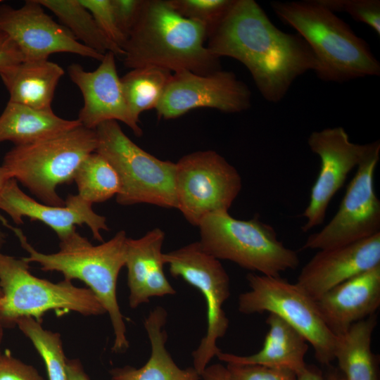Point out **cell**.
Wrapping results in <instances>:
<instances>
[{"instance_id":"cell-1","label":"cell","mask_w":380,"mask_h":380,"mask_svg":"<svg viewBox=\"0 0 380 380\" xmlns=\"http://www.w3.org/2000/svg\"><path fill=\"white\" fill-rule=\"evenodd\" d=\"M207 47L217 58L243 64L261 95L272 103L280 101L296 78L316 67L306 42L277 27L254 0H234Z\"/></svg>"},{"instance_id":"cell-2","label":"cell","mask_w":380,"mask_h":380,"mask_svg":"<svg viewBox=\"0 0 380 380\" xmlns=\"http://www.w3.org/2000/svg\"><path fill=\"white\" fill-rule=\"evenodd\" d=\"M200 23L177 13L167 0H144L137 23L122 48L129 69L156 66L204 75L220 70L219 58L205 45Z\"/></svg>"},{"instance_id":"cell-3","label":"cell","mask_w":380,"mask_h":380,"mask_svg":"<svg viewBox=\"0 0 380 380\" xmlns=\"http://www.w3.org/2000/svg\"><path fill=\"white\" fill-rule=\"evenodd\" d=\"M18 237L28 256L23 258L29 264L38 263L45 272H59L64 279H79L94 293L110 317L114 332L112 351L122 353L129 348L126 327L117 298L119 273L125 265L126 241L124 230L99 245H93L76 230L60 241L58 251L44 253L36 250L22 230L13 227L6 221Z\"/></svg>"},{"instance_id":"cell-4","label":"cell","mask_w":380,"mask_h":380,"mask_svg":"<svg viewBox=\"0 0 380 380\" xmlns=\"http://www.w3.org/2000/svg\"><path fill=\"white\" fill-rule=\"evenodd\" d=\"M270 5L309 45L316 60L314 72L322 80L343 82L380 75V63L367 43L319 0Z\"/></svg>"},{"instance_id":"cell-5","label":"cell","mask_w":380,"mask_h":380,"mask_svg":"<svg viewBox=\"0 0 380 380\" xmlns=\"http://www.w3.org/2000/svg\"><path fill=\"white\" fill-rule=\"evenodd\" d=\"M96 148L95 129L80 125L44 140L14 146L5 154L2 165L43 203L60 206L65 200L57 187L71 184L81 163Z\"/></svg>"},{"instance_id":"cell-6","label":"cell","mask_w":380,"mask_h":380,"mask_svg":"<svg viewBox=\"0 0 380 380\" xmlns=\"http://www.w3.org/2000/svg\"><path fill=\"white\" fill-rule=\"evenodd\" d=\"M198 227L201 245L219 260L272 277L294 270L300 263L296 252L286 247L274 229L258 217L242 220L229 212L217 213L205 216Z\"/></svg>"},{"instance_id":"cell-7","label":"cell","mask_w":380,"mask_h":380,"mask_svg":"<svg viewBox=\"0 0 380 380\" xmlns=\"http://www.w3.org/2000/svg\"><path fill=\"white\" fill-rule=\"evenodd\" d=\"M29 263L0 252V324L16 326L23 317L42 323L45 312L53 310L72 311L84 316H98L106 310L89 288L75 286L63 279L53 283L34 276Z\"/></svg>"},{"instance_id":"cell-8","label":"cell","mask_w":380,"mask_h":380,"mask_svg":"<svg viewBox=\"0 0 380 380\" xmlns=\"http://www.w3.org/2000/svg\"><path fill=\"white\" fill-rule=\"evenodd\" d=\"M95 132V152L113 166L119 177L118 204L147 203L177 208L175 163L160 160L140 148L125 134L117 121L104 122Z\"/></svg>"},{"instance_id":"cell-9","label":"cell","mask_w":380,"mask_h":380,"mask_svg":"<svg viewBox=\"0 0 380 380\" xmlns=\"http://www.w3.org/2000/svg\"><path fill=\"white\" fill-rule=\"evenodd\" d=\"M250 290L239 295L238 309L246 315L268 312L299 332L313 347L317 360L329 364L334 359L336 336L327 327L316 301L296 283L279 277L248 273Z\"/></svg>"},{"instance_id":"cell-10","label":"cell","mask_w":380,"mask_h":380,"mask_svg":"<svg viewBox=\"0 0 380 380\" xmlns=\"http://www.w3.org/2000/svg\"><path fill=\"white\" fill-rule=\"evenodd\" d=\"M241 188L237 170L213 150L195 151L175 163L177 209L194 226L210 214L229 212Z\"/></svg>"},{"instance_id":"cell-11","label":"cell","mask_w":380,"mask_h":380,"mask_svg":"<svg viewBox=\"0 0 380 380\" xmlns=\"http://www.w3.org/2000/svg\"><path fill=\"white\" fill-rule=\"evenodd\" d=\"M163 259L172 277L198 289L205 300L206 334L192 353L193 367L201 375L221 352L217 342L229 327L223 305L230 296L229 277L220 261L207 253L199 241L163 253Z\"/></svg>"},{"instance_id":"cell-12","label":"cell","mask_w":380,"mask_h":380,"mask_svg":"<svg viewBox=\"0 0 380 380\" xmlns=\"http://www.w3.org/2000/svg\"><path fill=\"white\" fill-rule=\"evenodd\" d=\"M379 153V141H373L357 165L338 211L321 231L309 236L303 248L329 249L380 233V201L374 185Z\"/></svg>"},{"instance_id":"cell-13","label":"cell","mask_w":380,"mask_h":380,"mask_svg":"<svg viewBox=\"0 0 380 380\" xmlns=\"http://www.w3.org/2000/svg\"><path fill=\"white\" fill-rule=\"evenodd\" d=\"M251 105V90L233 72L220 69L201 75L180 70L172 74L155 110L159 118L170 120L198 108L234 113Z\"/></svg>"},{"instance_id":"cell-14","label":"cell","mask_w":380,"mask_h":380,"mask_svg":"<svg viewBox=\"0 0 380 380\" xmlns=\"http://www.w3.org/2000/svg\"><path fill=\"white\" fill-rule=\"evenodd\" d=\"M3 2L0 4V32L15 42L23 61L45 60L58 53L99 61L103 58L104 55L81 44L65 27L53 20L38 0H27L19 8Z\"/></svg>"},{"instance_id":"cell-15","label":"cell","mask_w":380,"mask_h":380,"mask_svg":"<svg viewBox=\"0 0 380 380\" xmlns=\"http://www.w3.org/2000/svg\"><path fill=\"white\" fill-rule=\"evenodd\" d=\"M308 144L320 159V169L313 184L308 206L303 213L306 219L305 232L321 224L329 202L344 184L348 175L357 167L372 146L350 141L342 127L325 128L312 132Z\"/></svg>"},{"instance_id":"cell-16","label":"cell","mask_w":380,"mask_h":380,"mask_svg":"<svg viewBox=\"0 0 380 380\" xmlns=\"http://www.w3.org/2000/svg\"><path fill=\"white\" fill-rule=\"evenodd\" d=\"M67 70L83 97L77 118L83 127L95 129L104 122L115 120L123 122L136 136L142 135L141 128L127 106L113 53H106L93 71L86 70L79 63L69 65Z\"/></svg>"},{"instance_id":"cell-17","label":"cell","mask_w":380,"mask_h":380,"mask_svg":"<svg viewBox=\"0 0 380 380\" xmlns=\"http://www.w3.org/2000/svg\"><path fill=\"white\" fill-rule=\"evenodd\" d=\"M0 210L6 213L16 224H23L24 217L44 223L56 234L60 241L75 231L76 225H87L94 239L101 242V231L109 230L106 217L96 213L92 204L78 194H69L63 205H50L27 195L13 178L8 180L2 191Z\"/></svg>"},{"instance_id":"cell-18","label":"cell","mask_w":380,"mask_h":380,"mask_svg":"<svg viewBox=\"0 0 380 380\" xmlns=\"http://www.w3.org/2000/svg\"><path fill=\"white\" fill-rule=\"evenodd\" d=\"M380 265V233L349 244L319 250L296 284L315 301L343 281Z\"/></svg>"},{"instance_id":"cell-19","label":"cell","mask_w":380,"mask_h":380,"mask_svg":"<svg viewBox=\"0 0 380 380\" xmlns=\"http://www.w3.org/2000/svg\"><path fill=\"white\" fill-rule=\"evenodd\" d=\"M322 318L336 336L375 314L380 305V265L332 288L316 300Z\"/></svg>"},{"instance_id":"cell-20","label":"cell","mask_w":380,"mask_h":380,"mask_svg":"<svg viewBox=\"0 0 380 380\" xmlns=\"http://www.w3.org/2000/svg\"><path fill=\"white\" fill-rule=\"evenodd\" d=\"M165 234L156 227L138 239H127L125 265L129 305L135 309L150 298L173 295L176 291L164 272L163 245Z\"/></svg>"},{"instance_id":"cell-21","label":"cell","mask_w":380,"mask_h":380,"mask_svg":"<svg viewBox=\"0 0 380 380\" xmlns=\"http://www.w3.org/2000/svg\"><path fill=\"white\" fill-rule=\"evenodd\" d=\"M266 323L269 330L258 353L241 356L221 351L216 357L227 364L258 365L287 369L296 375L301 373L308 367L305 362L308 350L306 339L274 314L270 313Z\"/></svg>"},{"instance_id":"cell-22","label":"cell","mask_w":380,"mask_h":380,"mask_svg":"<svg viewBox=\"0 0 380 380\" xmlns=\"http://www.w3.org/2000/svg\"><path fill=\"white\" fill-rule=\"evenodd\" d=\"M63 75L60 65L45 59L23 61L0 72V78L9 94V102L53 110L55 91Z\"/></svg>"},{"instance_id":"cell-23","label":"cell","mask_w":380,"mask_h":380,"mask_svg":"<svg viewBox=\"0 0 380 380\" xmlns=\"http://www.w3.org/2000/svg\"><path fill=\"white\" fill-rule=\"evenodd\" d=\"M167 317V311L160 306L149 312L144 319L151 344L149 358L138 369L126 365L111 369L110 380H202L194 367H179L167 351L165 329Z\"/></svg>"},{"instance_id":"cell-24","label":"cell","mask_w":380,"mask_h":380,"mask_svg":"<svg viewBox=\"0 0 380 380\" xmlns=\"http://www.w3.org/2000/svg\"><path fill=\"white\" fill-rule=\"evenodd\" d=\"M82 125L77 120L63 119L53 110H41L8 101L0 115V143L15 146L44 140Z\"/></svg>"},{"instance_id":"cell-25","label":"cell","mask_w":380,"mask_h":380,"mask_svg":"<svg viewBox=\"0 0 380 380\" xmlns=\"http://www.w3.org/2000/svg\"><path fill=\"white\" fill-rule=\"evenodd\" d=\"M376 323L375 313L336 336L334 359L337 360L347 380H377L371 350L372 336Z\"/></svg>"},{"instance_id":"cell-26","label":"cell","mask_w":380,"mask_h":380,"mask_svg":"<svg viewBox=\"0 0 380 380\" xmlns=\"http://www.w3.org/2000/svg\"><path fill=\"white\" fill-rule=\"evenodd\" d=\"M38 1L44 8L51 11L75 38L85 46L101 55L112 52L115 56H123V50L106 37L80 0Z\"/></svg>"},{"instance_id":"cell-27","label":"cell","mask_w":380,"mask_h":380,"mask_svg":"<svg viewBox=\"0 0 380 380\" xmlns=\"http://www.w3.org/2000/svg\"><path fill=\"white\" fill-rule=\"evenodd\" d=\"M172 74L162 68L146 66L131 69L120 77L127 106L137 122L143 112L156 109Z\"/></svg>"},{"instance_id":"cell-28","label":"cell","mask_w":380,"mask_h":380,"mask_svg":"<svg viewBox=\"0 0 380 380\" xmlns=\"http://www.w3.org/2000/svg\"><path fill=\"white\" fill-rule=\"evenodd\" d=\"M78 195L93 204L108 201L118 194L120 180L113 166L100 154H89L74 175Z\"/></svg>"},{"instance_id":"cell-29","label":"cell","mask_w":380,"mask_h":380,"mask_svg":"<svg viewBox=\"0 0 380 380\" xmlns=\"http://www.w3.org/2000/svg\"><path fill=\"white\" fill-rule=\"evenodd\" d=\"M16 326L34 345L43 359L49 380H68L67 359L61 335L45 329L42 323L32 317L20 318Z\"/></svg>"},{"instance_id":"cell-30","label":"cell","mask_w":380,"mask_h":380,"mask_svg":"<svg viewBox=\"0 0 380 380\" xmlns=\"http://www.w3.org/2000/svg\"><path fill=\"white\" fill-rule=\"evenodd\" d=\"M234 0H167L182 17L200 23L205 28L208 39L220 25Z\"/></svg>"},{"instance_id":"cell-31","label":"cell","mask_w":380,"mask_h":380,"mask_svg":"<svg viewBox=\"0 0 380 380\" xmlns=\"http://www.w3.org/2000/svg\"><path fill=\"white\" fill-rule=\"evenodd\" d=\"M332 12H346L354 20L363 23L380 36L379 0H319Z\"/></svg>"},{"instance_id":"cell-32","label":"cell","mask_w":380,"mask_h":380,"mask_svg":"<svg viewBox=\"0 0 380 380\" xmlns=\"http://www.w3.org/2000/svg\"><path fill=\"white\" fill-rule=\"evenodd\" d=\"M80 1L90 12L106 37L122 49L127 39L117 25L110 0Z\"/></svg>"},{"instance_id":"cell-33","label":"cell","mask_w":380,"mask_h":380,"mask_svg":"<svg viewBox=\"0 0 380 380\" xmlns=\"http://www.w3.org/2000/svg\"><path fill=\"white\" fill-rule=\"evenodd\" d=\"M230 380H296L291 371L258 365L227 364Z\"/></svg>"},{"instance_id":"cell-34","label":"cell","mask_w":380,"mask_h":380,"mask_svg":"<svg viewBox=\"0 0 380 380\" xmlns=\"http://www.w3.org/2000/svg\"><path fill=\"white\" fill-rule=\"evenodd\" d=\"M0 380H46L32 365L12 356L8 351L0 355Z\"/></svg>"},{"instance_id":"cell-35","label":"cell","mask_w":380,"mask_h":380,"mask_svg":"<svg viewBox=\"0 0 380 380\" xmlns=\"http://www.w3.org/2000/svg\"><path fill=\"white\" fill-rule=\"evenodd\" d=\"M110 1L117 25L127 39L140 15L144 0H110Z\"/></svg>"},{"instance_id":"cell-36","label":"cell","mask_w":380,"mask_h":380,"mask_svg":"<svg viewBox=\"0 0 380 380\" xmlns=\"http://www.w3.org/2000/svg\"><path fill=\"white\" fill-rule=\"evenodd\" d=\"M23 61L18 46L6 34L0 32V72Z\"/></svg>"},{"instance_id":"cell-37","label":"cell","mask_w":380,"mask_h":380,"mask_svg":"<svg viewBox=\"0 0 380 380\" xmlns=\"http://www.w3.org/2000/svg\"><path fill=\"white\" fill-rule=\"evenodd\" d=\"M201 377L202 380H230L227 367L220 364L208 365Z\"/></svg>"},{"instance_id":"cell-38","label":"cell","mask_w":380,"mask_h":380,"mask_svg":"<svg viewBox=\"0 0 380 380\" xmlns=\"http://www.w3.org/2000/svg\"><path fill=\"white\" fill-rule=\"evenodd\" d=\"M68 380H90L78 359H67Z\"/></svg>"},{"instance_id":"cell-39","label":"cell","mask_w":380,"mask_h":380,"mask_svg":"<svg viewBox=\"0 0 380 380\" xmlns=\"http://www.w3.org/2000/svg\"><path fill=\"white\" fill-rule=\"evenodd\" d=\"M296 380H324V379L318 372L307 367L301 373L296 375Z\"/></svg>"},{"instance_id":"cell-40","label":"cell","mask_w":380,"mask_h":380,"mask_svg":"<svg viewBox=\"0 0 380 380\" xmlns=\"http://www.w3.org/2000/svg\"><path fill=\"white\" fill-rule=\"evenodd\" d=\"M12 179L8 170L3 166H0V198L2 191L9 179Z\"/></svg>"},{"instance_id":"cell-41","label":"cell","mask_w":380,"mask_h":380,"mask_svg":"<svg viewBox=\"0 0 380 380\" xmlns=\"http://www.w3.org/2000/svg\"><path fill=\"white\" fill-rule=\"evenodd\" d=\"M6 243V235L5 233H4L1 228H0V250L4 246V243Z\"/></svg>"},{"instance_id":"cell-42","label":"cell","mask_w":380,"mask_h":380,"mask_svg":"<svg viewBox=\"0 0 380 380\" xmlns=\"http://www.w3.org/2000/svg\"><path fill=\"white\" fill-rule=\"evenodd\" d=\"M4 327L0 324V355L2 354V352L1 350V346L2 343L3 338H4Z\"/></svg>"},{"instance_id":"cell-43","label":"cell","mask_w":380,"mask_h":380,"mask_svg":"<svg viewBox=\"0 0 380 380\" xmlns=\"http://www.w3.org/2000/svg\"><path fill=\"white\" fill-rule=\"evenodd\" d=\"M2 296H3V293H2V291H1V289L0 288V299L2 298Z\"/></svg>"},{"instance_id":"cell-44","label":"cell","mask_w":380,"mask_h":380,"mask_svg":"<svg viewBox=\"0 0 380 380\" xmlns=\"http://www.w3.org/2000/svg\"><path fill=\"white\" fill-rule=\"evenodd\" d=\"M2 2H3V1H1V0H0V4L2 3Z\"/></svg>"}]
</instances>
